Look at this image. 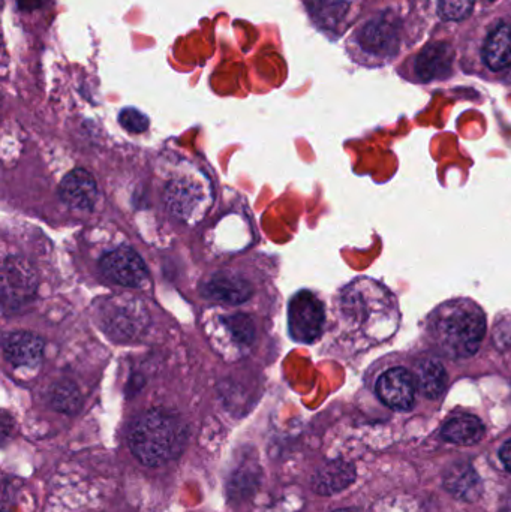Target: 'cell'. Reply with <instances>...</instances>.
<instances>
[{"label": "cell", "mask_w": 511, "mask_h": 512, "mask_svg": "<svg viewBox=\"0 0 511 512\" xmlns=\"http://www.w3.org/2000/svg\"><path fill=\"white\" fill-rule=\"evenodd\" d=\"M342 312L372 346L393 337L401 322L392 291L374 279H357L342 292Z\"/></svg>", "instance_id": "cell-1"}, {"label": "cell", "mask_w": 511, "mask_h": 512, "mask_svg": "<svg viewBox=\"0 0 511 512\" xmlns=\"http://www.w3.org/2000/svg\"><path fill=\"white\" fill-rule=\"evenodd\" d=\"M3 354L12 366H36L44 354V340L29 331L8 334L3 339Z\"/></svg>", "instance_id": "cell-9"}, {"label": "cell", "mask_w": 511, "mask_h": 512, "mask_svg": "<svg viewBox=\"0 0 511 512\" xmlns=\"http://www.w3.org/2000/svg\"><path fill=\"white\" fill-rule=\"evenodd\" d=\"M204 295L225 304H242L252 295L248 280L231 273H218L204 285Z\"/></svg>", "instance_id": "cell-11"}, {"label": "cell", "mask_w": 511, "mask_h": 512, "mask_svg": "<svg viewBox=\"0 0 511 512\" xmlns=\"http://www.w3.org/2000/svg\"><path fill=\"white\" fill-rule=\"evenodd\" d=\"M350 2L348 0H309V11L312 17L326 29L338 26L347 15Z\"/></svg>", "instance_id": "cell-19"}, {"label": "cell", "mask_w": 511, "mask_h": 512, "mask_svg": "<svg viewBox=\"0 0 511 512\" xmlns=\"http://www.w3.org/2000/svg\"><path fill=\"white\" fill-rule=\"evenodd\" d=\"M446 486L458 498L473 499L480 490V481L470 466H458L447 475Z\"/></svg>", "instance_id": "cell-20"}, {"label": "cell", "mask_w": 511, "mask_h": 512, "mask_svg": "<svg viewBox=\"0 0 511 512\" xmlns=\"http://www.w3.org/2000/svg\"><path fill=\"white\" fill-rule=\"evenodd\" d=\"M203 197V189L183 180L171 183L170 188L167 189L168 206L179 218H191L194 207L203 203Z\"/></svg>", "instance_id": "cell-15"}, {"label": "cell", "mask_w": 511, "mask_h": 512, "mask_svg": "<svg viewBox=\"0 0 511 512\" xmlns=\"http://www.w3.org/2000/svg\"><path fill=\"white\" fill-rule=\"evenodd\" d=\"M225 322H227L228 328H230L231 334H233L237 342L243 343V345H249V343L254 342V322H252L249 316L237 313V315L225 319Z\"/></svg>", "instance_id": "cell-22"}, {"label": "cell", "mask_w": 511, "mask_h": 512, "mask_svg": "<svg viewBox=\"0 0 511 512\" xmlns=\"http://www.w3.org/2000/svg\"><path fill=\"white\" fill-rule=\"evenodd\" d=\"M474 0H440V14L446 20H464L473 11Z\"/></svg>", "instance_id": "cell-23"}, {"label": "cell", "mask_w": 511, "mask_h": 512, "mask_svg": "<svg viewBox=\"0 0 511 512\" xmlns=\"http://www.w3.org/2000/svg\"><path fill=\"white\" fill-rule=\"evenodd\" d=\"M120 125L126 129V131L134 132V134H141L149 128V119L144 116L140 111L135 108H125L120 113Z\"/></svg>", "instance_id": "cell-24"}, {"label": "cell", "mask_w": 511, "mask_h": 512, "mask_svg": "<svg viewBox=\"0 0 511 512\" xmlns=\"http://www.w3.org/2000/svg\"><path fill=\"white\" fill-rule=\"evenodd\" d=\"M414 376H416L417 390L428 399H438L446 390V370L437 360L426 358L420 361Z\"/></svg>", "instance_id": "cell-16"}, {"label": "cell", "mask_w": 511, "mask_h": 512, "mask_svg": "<svg viewBox=\"0 0 511 512\" xmlns=\"http://www.w3.org/2000/svg\"><path fill=\"white\" fill-rule=\"evenodd\" d=\"M416 376L404 367H393L380 376L377 394L381 402L396 411H410L416 400Z\"/></svg>", "instance_id": "cell-8"}, {"label": "cell", "mask_w": 511, "mask_h": 512, "mask_svg": "<svg viewBox=\"0 0 511 512\" xmlns=\"http://www.w3.org/2000/svg\"><path fill=\"white\" fill-rule=\"evenodd\" d=\"M38 282L32 265L26 259L11 256L5 259L2 267V301L3 307L11 310L29 303L36 294Z\"/></svg>", "instance_id": "cell-5"}, {"label": "cell", "mask_w": 511, "mask_h": 512, "mask_svg": "<svg viewBox=\"0 0 511 512\" xmlns=\"http://www.w3.org/2000/svg\"><path fill=\"white\" fill-rule=\"evenodd\" d=\"M356 480V471L350 463L335 460L318 469L312 478V487L318 495H335L347 489Z\"/></svg>", "instance_id": "cell-12"}, {"label": "cell", "mask_w": 511, "mask_h": 512, "mask_svg": "<svg viewBox=\"0 0 511 512\" xmlns=\"http://www.w3.org/2000/svg\"><path fill=\"white\" fill-rule=\"evenodd\" d=\"M60 198L72 209L89 210L98 198V186L92 174L86 170H74L62 180Z\"/></svg>", "instance_id": "cell-10"}, {"label": "cell", "mask_w": 511, "mask_h": 512, "mask_svg": "<svg viewBox=\"0 0 511 512\" xmlns=\"http://www.w3.org/2000/svg\"><path fill=\"white\" fill-rule=\"evenodd\" d=\"M501 462L504 463L507 469L511 472V441L503 445L500 451Z\"/></svg>", "instance_id": "cell-26"}, {"label": "cell", "mask_w": 511, "mask_h": 512, "mask_svg": "<svg viewBox=\"0 0 511 512\" xmlns=\"http://www.w3.org/2000/svg\"><path fill=\"white\" fill-rule=\"evenodd\" d=\"M47 0H17L18 6L23 11H35V9L42 8Z\"/></svg>", "instance_id": "cell-25"}, {"label": "cell", "mask_w": 511, "mask_h": 512, "mask_svg": "<svg viewBox=\"0 0 511 512\" xmlns=\"http://www.w3.org/2000/svg\"><path fill=\"white\" fill-rule=\"evenodd\" d=\"M365 50L374 54H387L398 44V32L390 21H374L363 29L360 35Z\"/></svg>", "instance_id": "cell-17"}, {"label": "cell", "mask_w": 511, "mask_h": 512, "mask_svg": "<svg viewBox=\"0 0 511 512\" xmlns=\"http://www.w3.org/2000/svg\"><path fill=\"white\" fill-rule=\"evenodd\" d=\"M485 436V426L474 415H459L447 421L443 427V438L458 445H474Z\"/></svg>", "instance_id": "cell-14"}, {"label": "cell", "mask_w": 511, "mask_h": 512, "mask_svg": "<svg viewBox=\"0 0 511 512\" xmlns=\"http://www.w3.org/2000/svg\"><path fill=\"white\" fill-rule=\"evenodd\" d=\"M105 277L125 288H138L147 279V268L141 256L129 248L114 249L101 259Z\"/></svg>", "instance_id": "cell-7"}, {"label": "cell", "mask_w": 511, "mask_h": 512, "mask_svg": "<svg viewBox=\"0 0 511 512\" xmlns=\"http://www.w3.org/2000/svg\"><path fill=\"white\" fill-rule=\"evenodd\" d=\"M483 56H485L486 65L492 71H503V69L509 68L511 65V26L504 24L489 36Z\"/></svg>", "instance_id": "cell-18"}, {"label": "cell", "mask_w": 511, "mask_h": 512, "mask_svg": "<svg viewBox=\"0 0 511 512\" xmlns=\"http://www.w3.org/2000/svg\"><path fill=\"white\" fill-rule=\"evenodd\" d=\"M147 321H149V315L141 301L135 298L132 300L117 298L116 301L108 303L104 327L113 339L131 340L143 333Z\"/></svg>", "instance_id": "cell-6"}, {"label": "cell", "mask_w": 511, "mask_h": 512, "mask_svg": "<svg viewBox=\"0 0 511 512\" xmlns=\"http://www.w3.org/2000/svg\"><path fill=\"white\" fill-rule=\"evenodd\" d=\"M324 321V306L317 295L302 291L291 298L288 304V328L296 342H315L323 333Z\"/></svg>", "instance_id": "cell-4"}, {"label": "cell", "mask_w": 511, "mask_h": 512, "mask_svg": "<svg viewBox=\"0 0 511 512\" xmlns=\"http://www.w3.org/2000/svg\"><path fill=\"white\" fill-rule=\"evenodd\" d=\"M453 51L447 44H434L420 53L416 71L422 80L429 81L444 77L452 69Z\"/></svg>", "instance_id": "cell-13"}, {"label": "cell", "mask_w": 511, "mask_h": 512, "mask_svg": "<svg viewBox=\"0 0 511 512\" xmlns=\"http://www.w3.org/2000/svg\"><path fill=\"white\" fill-rule=\"evenodd\" d=\"M132 454L146 466H162L177 459L188 442V429L168 412L149 411L138 417L128 435Z\"/></svg>", "instance_id": "cell-3"}, {"label": "cell", "mask_w": 511, "mask_h": 512, "mask_svg": "<svg viewBox=\"0 0 511 512\" xmlns=\"http://www.w3.org/2000/svg\"><path fill=\"white\" fill-rule=\"evenodd\" d=\"M51 406L62 414H74L80 409L81 396L72 382H59L50 394Z\"/></svg>", "instance_id": "cell-21"}, {"label": "cell", "mask_w": 511, "mask_h": 512, "mask_svg": "<svg viewBox=\"0 0 511 512\" xmlns=\"http://www.w3.org/2000/svg\"><path fill=\"white\" fill-rule=\"evenodd\" d=\"M335 512H354V511H350V510H342V511H335Z\"/></svg>", "instance_id": "cell-27"}, {"label": "cell", "mask_w": 511, "mask_h": 512, "mask_svg": "<svg viewBox=\"0 0 511 512\" xmlns=\"http://www.w3.org/2000/svg\"><path fill=\"white\" fill-rule=\"evenodd\" d=\"M428 333L446 357H473L485 339V312L468 298L447 301L429 315Z\"/></svg>", "instance_id": "cell-2"}]
</instances>
